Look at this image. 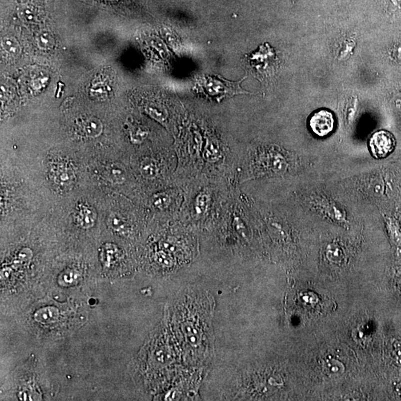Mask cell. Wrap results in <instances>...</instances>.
<instances>
[{"label":"cell","instance_id":"277c9868","mask_svg":"<svg viewBox=\"0 0 401 401\" xmlns=\"http://www.w3.org/2000/svg\"><path fill=\"white\" fill-rule=\"evenodd\" d=\"M370 146L373 156L376 158L382 159L394 150L396 140L391 133L381 130L373 134L370 139Z\"/></svg>","mask_w":401,"mask_h":401},{"label":"cell","instance_id":"7a4b0ae2","mask_svg":"<svg viewBox=\"0 0 401 401\" xmlns=\"http://www.w3.org/2000/svg\"><path fill=\"white\" fill-rule=\"evenodd\" d=\"M244 80V78L238 82H231L220 76H206L198 80L197 86L200 92L206 97L220 102L237 94L248 93L242 88L241 84Z\"/></svg>","mask_w":401,"mask_h":401},{"label":"cell","instance_id":"30bf717a","mask_svg":"<svg viewBox=\"0 0 401 401\" xmlns=\"http://www.w3.org/2000/svg\"><path fill=\"white\" fill-rule=\"evenodd\" d=\"M108 226L113 230L119 234H127L130 226L124 217L117 212H111L107 218Z\"/></svg>","mask_w":401,"mask_h":401},{"label":"cell","instance_id":"9c48e42d","mask_svg":"<svg viewBox=\"0 0 401 401\" xmlns=\"http://www.w3.org/2000/svg\"><path fill=\"white\" fill-rule=\"evenodd\" d=\"M79 130L86 137L96 138L102 134L104 126L98 119L90 118L80 124Z\"/></svg>","mask_w":401,"mask_h":401},{"label":"cell","instance_id":"8fae6325","mask_svg":"<svg viewBox=\"0 0 401 401\" xmlns=\"http://www.w3.org/2000/svg\"><path fill=\"white\" fill-rule=\"evenodd\" d=\"M149 131L142 126H134L130 132V139L132 144L140 145L148 138Z\"/></svg>","mask_w":401,"mask_h":401},{"label":"cell","instance_id":"8992f818","mask_svg":"<svg viewBox=\"0 0 401 401\" xmlns=\"http://www.w3.org/2000/svg\"><path fill=\"white\" fill-rule=\"evenodd\" d=\"M98 214L96 210L88 204L82 202L76 206L74 220L82 229L88 230L96 226Z\"/></svg>","mask_w":401,"mask_h":401},{"label":"cell","instance_id":"5b68a950","mask_svg":"<svg viewBox=\"0 0 401 401\" xmlns=\"http://www.w3.org/2000/svg\"><path fill=\"white\" fill-rule=\"evenodd\" d=\"M335 126L334 114L328 110H322L310 118V127L316 136L326 137L333 132Z\"/></svg>","mask_w":401,"mask_h":401},{"label":"cell","instance_id":"ba28073f","mask_svg":"<svg viewBox=\"0 0 401 401\" xmlns=\"http://www.w3.org/2000/svg\"><path fill=\"white\" fill-rule=\"evenodd\" d=\"M104 176L110 183L123 184L128 178V172L124 165L120 163H112L106 168Z\"/></svg>","mask_w":401,"mask_h":401},{"label":"cell","instance_id":"6da1fadb","mask_svg":"<svg viewBox=\"0 0 401 401\" xmlns=\"http://www.w3.org/2000/svg\"><path fill=\"white\" fill-rule=\"evenodd\" d=\"M184 200L179 220L188 228H205L221 220L234 192L232 184L222 178L200 176L182 183Z\"/></svg>","mask_w":401,"mask_h":401},{"label":"cell","instance_id":"9a60e30c","mask_svg":"<svg viewBox=\"0 0 401 401\" xmlns=\"http://www.w3.org/2000/svg\"><path fill=\"white\" fill-rule=\"evenodd\" d=\"M50 36H47L46 34L42 35L40 38L39 45L41 48H48L50 47V44H52V40H50Z\"/></svg>","mask_w":401,"mask_h":401},{"label":"cell","instance_id":"3957f363","mask_svg":"<svg viewBox=\"0 0 401 401\" xmlns=\"http://www.w3.org/2000/svg\"><path fill=\"white\" fill-rule=\"evenodd\" d=\"M50 176L55 186L62 190H70L76 184L74 165L66 159L59 158L50 164Z\"/></svg>","mask_w":401,"mask_h":401},{"label":"cell","instance_id":"52a82bcc","mask_svg":"<svg viewBox=\"0 0 401 401\" xmlns=\"http://www.w3.org/2000/svg\"><path fill=\"white\" fill-rule=\"evenodd\" d=\"M138 170L144 179L152 182L162 176V164L156 158L150 156L142 158L139 163Z\"/></svg>","mask_w":401,"mask_h":401},{"label":"cell","instance_id":"2e32d148","mask_svg":"<svg viewBox=\"0 0 401 401\" xmlns=\"http://www.w3.org/2000/svg\"><path fill=\"white\" fill-rule=\"evenodd\" d=\"M108 1H117V0H108Z\"/></svg>","mask_w":401,"mask_h":401},{"label":"cell","instance_id":"7c38bea8","mask_svg":"<svg viewBox=\"0 0 401 401\" xmlns=\"http://www.w3.org/2000/svg\"><path fill=\"white\" fill-rule=\"evenodd\" d=\"M4 50L9 53L16 54L19 52V46L16 40L13 39H6L3 42Z\"/></svg>","mask_w":401,"mask_h":401},{"label":"cell","instance_id":"4fadbf2b","mask_svg":"<svg viewBox=\"0 0 401 401\" xmlns=\"http://www.w3.org/2000/svg\"><path fill=\"white\" fill-rule=\"evenodd\" d=\"M20 16L26 20L30 22L33 21L35 18L34 10L30 7H25L20 10Z\"/></svg>","mask_w":401,"mask_h":401},{"label":"cell","instance_id":"5bb4252c","mask_svg":"<svg viewBox=\"0 0 401 401\" xmlns=\"http://www.w3.org/2000/svg\"><path fill=\"white\" fill-rule=\"evenodd\" d=\"M78 278V273L76 270H68L62 276V281L65 284H72L76 282V278Z\"/></svg>","mask_w":401,"mask_h":401}]
</instances>
